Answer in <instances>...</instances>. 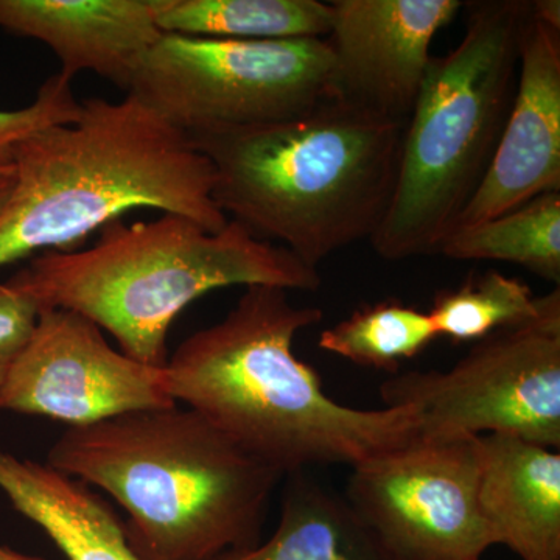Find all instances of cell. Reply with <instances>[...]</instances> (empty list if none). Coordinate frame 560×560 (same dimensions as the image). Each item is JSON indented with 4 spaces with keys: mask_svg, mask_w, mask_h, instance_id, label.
<instances>
[{
    "mask_svg": "<svg viewBox=\"0 0 560 560\" xmlns=\"http://www.w3.org/2000/svg\"><path fill=\"white\" fill-rule=\"evenodd\" d=\"M290 291L246 287L220 323L198 330L168 357L165 382L243 451L283 477L318 464H357L415 440L412 408L363 410L331 399L318 372L298 359L294 338L324 313Z\"/></svg>",
    "mask_w": 560,
    "mask_h": 560,
    "instance_id": "cell-1",
    "label": "cell"
},
{
    "mask_svg": "<svg viewBox=\"0 0 560 560\" xmlns=\"http://www.w3.org/2000/svg\"><path fill=\"white\" fill-rule=\"evenodd\" d=\"M47 466L124 508L139 560H213L254 547L283 478L178 405L70 427Z\"/></svg>",
    "mask_w": 560,
    "mask_h": 560,
    "instance_id": "cell-2",
    "label": "cell"
},
{
    "mask_svg": "<svg viewBox=\"0 0 560 560\" xmlns=\"http://www.w3.org/2000/svg\"><path fill=\"white\" fill-rule=\"evenodd\" d=\"M0 210V268L70 250L132 209H158L219 232L213 167L189 136L136 95L86 98L79 119L24 140Z\"/></svg>",
    "mask_w": 560,
    "mask_h": 560,
    "instance_id": "cell-3",
    "label": "cell"
},
{
    "mask_svg": "<svg viewBox=\"0 0 560 560\" xmlns=\"http://www.w3.org/2000/svg\"><path fill=\"white\" fill-rule=\"evenodd\" d=\"M404 127L329 97L298 119L190 139L212 164L228 220L318 270L381 226Z\"/></svg>",
    "mask_w": 560,
    "mask_h": 560,
    "instance_id": "cell-4",
    "label": "cell"
},
{
    "mask_svg": "<svg viewBox=\"0 0 560 560\" xmlns=\"http://www.w3.org/2000/svg\"><path fill=\"white\" fill-rule=\"evenodd\" d=\"M10 282L40 311L80 313L109 331L125 355L165 368L173 320L198 298L234 285L315 291L320 276L235 221L210 232L164 213L147 223L110 221L91 248L38 254Z\"/></svg>",
    "mask_w": 560,
    "mask_h": 560,
    "instance_id": "cell-5",
    "label": "cell"
},
{
    "mask_svg": "<svg viewBox=\"0 0 560 560\" xmlns=\"http://www.w3.org/2000/svg\"><path fill=\"white\" fill-rule=\"evenodd\" d=\"M467 5L463 39L431 58L404 127L396 187L371 237L385 260L440 254L492 164L514 101L530 2Z\"/></svg>",
    "mask_w": 560,
    "mask_h": 560,
    "instance_id": "cell-6",
    "label": "cell"
},
{
    "mask_svg": "<svg viewBox=\"0 0 560 560\" xmlns=\"http://www.w3.org/2000/svg\"><path fill=\"white\" fill-rule=\"evenodd\" d=\"M327 39L238 40L162 33L136 95L189 138L298 119L330 97Z\"/></svg>",
    "mask_w": 560,
    "mask_h": 560,
    "instance_id": "cell-7",
    "label": "cell"
},
{
    "mask_svg": "<svg viewBox=\"0 0 560 560\" xmlns=\"http://www.w3.org/2000/svg\"><path fill=\"white\" fill-rule=\"evenodd\" d=\"M381 397L383 407L418 412L427 440L506 434L558 451L559 287L537 318L477 341L452 370L394 375Z\"/></svg>",
    "mask_w": 560,
    "mask_h": 560,
    "instance_id": "cell-8",
    "label": "cell"
},
{
    "mask_svg": "<svg viewBox=\"0 0 560 560\" xmlns=\"http://www.w3.org/2000/svg\"><path fill=\"white\" fill-rule=\"evenodd\" d=\"M477 438L415 440L352 467L346 500L394 560H481Z\"/></svg>",
    "mask_w": 560,
    "mask_h": 560,
    "instance_id": "cell-9",
    "label": "cell"
},
{
    "mask_svg": "<svg viewBox=\"0 0 560 560\" xmlns=\"http://www.w3.org/2000/svg\"><path fill=\"white\" fill-rule=\"evenodd\" d=\"M164 368L110 348L97 324L66 308H43L14 363L0 408L86 427L127 412L173 407Z\"/></svg>",
    "mask_w": 560,
    "mask_h": 560,
    "instance_id": "cell-10",
    "label": "cell"
},
{
    "mask_svg": "<svg viewBox=\"0 0 560 560\" xmlns=\"http://www.w3.org/2000/svg\"><path fill=\"white\" fill-rule=\"evenodd\" d=\"M327 43L330 97L407 124L429 70L430 47L459 0H334Z\"/></svg>",
    "mask_w": 560,
    "mask_h": 560,
    "instance_id": "cell-11",
    "label": "cell"
},
{
    "mask_svg": "<svg viewBox=\"0 0 560 560\" xmlns=\"http://www.w3.org/2000/svg\"><path fill=\"white\" fill-rule=\"evenodd\" d=\"M550 191H560V33L530 16L495 156L455 231Z\"/></svg>",
    "mask_w": 560,
    "mask_h": 560,
    "instance_id": "cell-12",
    "label": "cell"
},
{
    "mask_svg": "<svg viewBox=\"0 0 560 560\" xmlns=\"http://www.w3.org/2000/svg\"><path fill=\"white\" fill-rule=\"evenodd\" d=\"M0 28L46 44L66 79L95 72L124 91L162 36L154 0H0Z\"/></svg>",
    "mask_w": 560,
    "mask_h": 560,
    "instance_id": "cell-13",
    "label": "cell"
},
{
    "mask_svg": "<svg viewBox=\"0 0 560 560\" xmlns=\"http://www.w3.org/2000/svg\"><path fill=\"white\" fill-rule=\"evenodd\" d=\"M478 501L495 545L560 560V455L506 434L478 436Z\"/></svg>",
    "mask_w": 560,
    "mask_h": 560,
    "instance_id": "cell-14",
    "label": "cell"
},
{
    "mask_svg": "<svg viewBox=\"0 0 560 560\" xmlns=\"http://www.w3.org/2000/svg\"><path fill=\"white\" fill-rule=\"evenodd\" d=\"M0 490L68 560H139L124 523L83 481L0 451Z\"/></svg>",
    "mask_w": 560,
    "mask_h": 560,
    "instance_id": "cell-15",
    "label": "cell"
},
{
    "mask_svg": "<svg viewBox=\"0 0 560 560\" xmlns=\"http://www.w3.org/2000/svg\"><path fill=\"white\" fill-rule=\"evenodd\" d=\"M213 560H394L345 495L305 470L287 475L270 539Z\"/></svg>",
    "mask_w": 560,
    "mask_h": 560,
    "instance_id": "cell-16",
    "label": "cell"
},
{
    "mask_svg": "<svg viewBox=\"0 0 560 560\" xmlns=\"http://www.w3.org/2000/svg\"><path fill=\"white\" fill-rule=\"evenodd\" d=\"M162 33L238 40L326 39L334 10L319 0H154Z\"/></svg>",
    "mask_w": 560,
    "mask_h": 560,
    "instance_id": "cell-17",
    "label": "cell"
},
{
    "mask_svg": "<svg viewBox=\"0 0 560 560\" xmlns=\"http://www.w3.org/2000/svg\"><path fill=\"white\" fill-rule=\"evenodd\" d=\"M440 254L453 260L508 261L559 287L560 191L453 231Z\"/></svg>",
    "mask_w": 560,
    "mask_h": 560,
    "instance_id": "cell-18",
    "label": "cell"
},
{
    "mask_svg": "<svg viewBox=\"0 0 560 560\" xmlns=\"http://www.w3.org/2000/svg\"><path fill=\"white\" fill-rule=\"evenodd\" d=\"M436 338L429 312L386 300L363 305L324 330L318 346L357 366L397 374L405 360L416 359Z\"/></svg>",
    "mask_w": 560,
    "mask_h": 560,
    "instance_id": "cell-19",
    "label": "cell"
},
{
    "mask_svg": "<svg viewBox=\"0 0 560 560\" xmlns=\"http://www.w3.org/2000/svg\"><path fill=\"white\" fill-rule=\"evenodd\" d=\"M545 296H534L521 279L499 271L466 279L442 290L429 312L438 337L453 342L480 341L493 331L522 326L540 315Z\"/></svg>",
    "mask_w": 560,
    "mask_h": 560,
    "instance_id": "cell-20",
    "label": "cell"
},
{
    "mask_svg": "<svg viewBox=\"0 0 560 560\" xmlns=\"http://www.w3.org/2000/svg\"><path fill=\"white\" fill-rule=\"evenodd\" d=\"M81 103L72 92V80L60 72L44 81L35 101L25 108L0 110V173L13 171L14 154L36 132L72 124L79 119Z\"/></svg>",
    "mask_w": 560,
    "mask_h": 560,
    "instance_id": "cell-21",
    "label": "cell"
},
{
    "mask_svg": "<svg viewBox=\"0 0 560 560\" xmlns=\"http://www.w3.org/2000/svg\"><path fill=\"white\" fill-rule=\"evenodd\" d=\"M40 307L31 294L11 283L0 285V394L14 363L31 341Z\"/></svg>",
    "mask_w": 560,
    "mask_h": 560,
    "instance_id": "cell-22",
    "label": "cell"
},
{
    "mask_svg": "<svg viewBox=\"0 0 560 560\" xmlns=\"http://www.w3.org/2000/svg\"><path fill=\"white\" fill-rule=\"evenodd\" d=\"M530 16L545 27L560 33L559 0H530Z\"/></svg>",
    "mask_w": 560,
    "mask_h": 560,
    "instance_id": "cell-23",
    "label": "cell"
},
{
    "mask_svg": "<svg viewBox=\"0 0 560 560\" xmlns=\"http://www.w3.org/2000/svg\"><path fill=\"white\" fill-rule=\"evenodd\" d=\"M14 171L0 173V210L9 200L11 189H13Z\"/></svg>",
    "mask_w": 560,
    "mask_h": 560,
    "instance_id": "cell-24",
    "label": "cell"
},
{
    "mask_svg": "<svg viewBox=\"0 0 560 560\" xmlns=\"http://www.w3.org/2000/svg\"><path fill=\"white\" fill-rule=\"evenodd\" d=\"M0 560H44V559L35 558V556L21 555V552L9 550V548H5V547H0Z\"/></svg>",
    "mask_w": 560,
    "mask_h": 560,
    "instance_id": "cell-25",
    "label": "cell"
}]
</instances>
